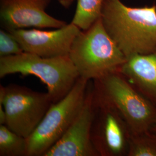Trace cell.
Instances as JSON below:
<instances>
[{
	"instance_id": "obj_1",
	"label": "cell",
	"mask_w": 156,
	"mask_h": 156,
	"mask_svg": "<svg viewBox=\"0 0 156 156\" xmlns=\"http://www.w3.org/2000/svg\"><path fill=\"white\" fill-rule=\"evenodd\" d=\"M101 19L127 58L156 51V5L131 7L121 0H105Z\"/></svg>"
},
{
	"instance_id": "obj_2",
	"label": "cell",
	"mask_w": 156,
	"mask_h": 156,
	"mask_svg": "<svg viewBox=\"0 0 156 156\" xmlns=\"http://www.w3.org/2000/svg\"><path fill=\"white\" fill-rule=\"evenodd\" d=\"M69 57L79 76L97 80L117 71L127 57L105 28L101 17L80 30L73 41Z\"/></svg>"
},
{
	"instance_id": "obj_3",
	"label": "cell",
	"mask_w": 156,
	"mask_h": 156,
	"mask_svg": "<svg viewBox=\"0 0 156 156\" xmlns=\"http://www.w3.org/2000/svg\"><path fill=\"white\" fill-rule=\"evenodd\" d=\"M14 73L39 78L53 103L64 97L80 77L69 55L46 58L24 51L0 57V78Z\"/></svg>"
},
{
	"instance_id": "obj_4",
	"label": "cell",
	"mask_w": 156,
	"mask_h": 156,
	"mask_svg": "<svg viewBox=\"0 0 156 156\" xmlns=\"http://www.w3.org/2000/svg\"><path fill=\"white\" fill-rule=\"evenodd\" d=\"M93 82L98 93L122 115L132 134L151 130L156 116V105L119 71Z\"/></svg>"
},
{
	"instance_id": "obj_5",
	"label": "cell",
	"mask_w": 156,
	"mask_h": 156,
	"mask_svg": "<svg viewBox=\"0 0 156 156\" xmlns=\"http://www.w3.org/2000/svg\"><path fill=\"white\" fill-rule=\"evenodd\" d=\"M90 80L79 77L60 100L53 103L27 140L26 156H44L71 126L83 104Z\"/></svg>"
},
{
	"instance_id": "obj_6",
	"label": "cell",
	"mask_w": 156,
	"mask_h": 156,
	"mask_svg": "<svg viewBox=\"0 0 156 156\" xmlns=\"http://www.w3.org/2000/svg\"><path fill=\"white\" fill-rule=\"evenodd\" d=\"M53 103L48 92L17 84L0 86V105L5 112L4 125L26 138L38 127Z\"/></svg>"
},
{
	"instance_id": "obj_7",
	"label": "cell",
	"mask_w": 156,
	"mask_h": 156,
	"mask_svg": "<svg viewBox=\"0 0 156 156\" xmlns=\"http://www.w3.org/2000/svg\"><path fill=\"white\" fill-rule=\"evenodd\" d=\"M94 102L91 138L99 156H128L132 133L127 123L117 109L98 93L95 87Z\"/></svg>"
},
{
	"instance_id": "obj_8",
	"label": "cell",
	"mask_w": 156,
	"mask_h": 156,
	"mask_svg": "<svg viewBox=\"0 0 156 156\" xmlns=\"http://www.w3.org/2000/svg\"><path fill=\"white\" fill-rule=\"evenodd\" d=\"M94 109V82L90 80L78 115L62 138L44 156H100L91 138Z\"/></svg>"
},
{
	"instance_id": "obj_9",
	"label": "cell",
	"mask_w": 156,
	"mask_h": 156,
	"mask_svg": "<svg viewBox=\"0 0 156 156\" xmlns=\"http://www.w3.org/2000/svg\"><path fill=\"white\" fill-rule=\"evenodd\" d=\"M51 0H0V21L8 31L59 28L67 23L50 16L46 9Z\"/></svg>"
},
{
	"instance_id": "obj_10",
	"label": "cell",
	"mask_w": 156,
	"mask_h": 156,
	"mask_svg": "<svg viewBox=\"0 0 156 156\" xmlns=\"http://www.w3.org/2000/svg\"><path fill=\"white\" fill-rule=\"evenodd\" d=\"M80 30L71 22L53 30L33 28L9 31L15 36L24 52L53 58L69 55L73 41Z\"/></svg>"
},
{
	"instance_id": "obj_11",
	"label": "cell",
	"mask_w": 156,
	"mask_h": 156,
	"mask_svg": "<svg viewBox=\"0 0 156 156\" xmlns=\"http://www.w3.org/2000/svg\"><path fill=\"white\" fill-rule=\"evenodd\" d=\"M119 71L156 106V51L129 57Z\"/></svg>"
},
{
	"instance_id": "obj_12",
	"label": "cell",
	"mask_w": 156,
	"mask_h": 156,
	"mask_svg": "<svg viewBox=\"0 0 156 156\" xmlns=\"http://www.w3.org/2000/svg\"><path fill=\"white\" fill-rule=\"evenodd\" d=\"M105 0H77V5L71 23L81 30H85L101 17Z\"/></svg>"
},
{
	"instance_id": "obj_13",
	"label": "cell",
	"mask_w": 156,
	"mask_h": 156,
	"mask_svg": "<svg viewBox=\"0 0 156 156\" xmlns=\"http://www.w3.org/2000/svg\"><path fill=\"white\" fill-rule=\"evenodd\" d=\"M27 140L0 124V156H26Z\"/></svg>"
},
{
	"instance_id": "obj_14",
	"label": "cell",
	"mask_w": 156,
	"mask_h": 156,
	"mask_svg": "<svg viewBox=\"0 0 156 156\" xmlns=\"http://www.w3.org/2000/svg\"><path fill=\"white\" fill-rule=\"evenodd\" d=\"M127 156H156V135L149 130L132 134Z\"/></svg>"
},
{
	"instance_id": "obj_15",
	"label": "cell",
	"mask_w": 156,
	"mask_h": 156,
	"mask_svg": "<svg viewBox=\"0 0 156 156\" xmlns=\"http://www.w3.org/2000/svg\"><path fill=\"white\" fill-rule=\"evenodd\" d=\"M24 52L16 38L5 29L0 30V57L13 56Z\"/></svg>"
},
{
	"instance_id": "obj_16",
	"label": "cell",
	"mask_w": 156,
	"mask_h": 156,
	"mask_svg": "<svg viewBox=\"0 0 156 156\" xmlns=\"http://www.w3.org/2000/svg\"><path fill=\"white\" fill-rule=\"evenodd\" d=\"M75 0H57L58 3L65 8H69L72 5Z\"/></svg>"
},
{
	"instance_id": "obj_17",
	"label": "cell",
	"mask_w": 156,
	"mask_h": 156,
	"mask_svg": "<svg viewBox=\"0 0 156 156\" xmlns=\"http://www.w3.org/2000/svg\"><path fill=\"white\" fill-rule=\"evenodd\" d=\"M151 130L154 133V134H155L156 135V116L154 120V122L153 123V125L152 126V128L151 129Z\"/></svg>"
}]
</instances>
